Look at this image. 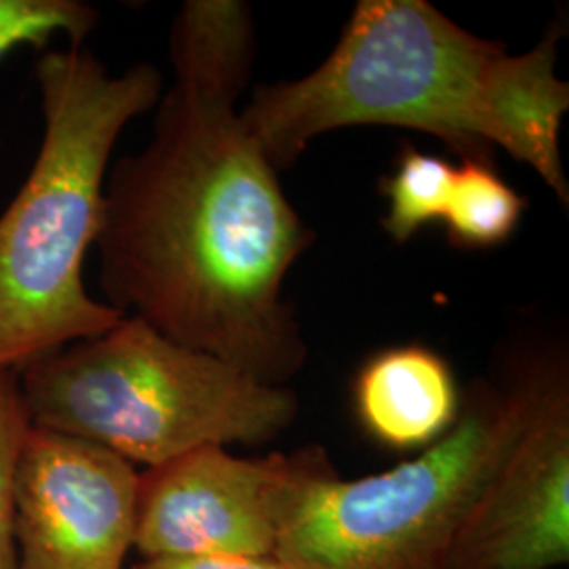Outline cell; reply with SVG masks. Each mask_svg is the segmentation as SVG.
<instances>
[{
	"mask_svg": "<svg viewBox=\"0 0 569 569\" xmlns=\"http://www.w3.org/2000/svg\"><path fill=\"white\" fill-rule=\"evenodd\" d=\"M327 467L326 449L310 446L266 458L194 449L146 468L138 479L133 549L142 559L272 557L298 493Z\"/></svg>",
	"mask_w": 569,
	"mask_h": 569,
	"instance_id": "8992f818",
	"label": "cell"
},
{
	"mask_svg": "<svg viewBox=\"0 0 569 569\" xmlns=\"http://www.w3.org/2000/svg\"><path fill=\"white\" fill-rule=\"evenodd\" d=\"M569 563V371L555 352L528 425L479 493L451 569H555Z\"/></svg>",
	"mask_w": 569,
	"mask_h": 569,
	"instance_id": "ba28073f",
	"label": "cell"
},
{
	"mask_svg": "<svg viewBox=\"0 0 569 569\" xmlns=\"http://www.w3.org/2000/svg\"><path fill=\"white\" fill-rule=\"evenodd\" d=\"M42 142L28 180L0 216V371L117 326L124 315L91 298L82 266L103 218L106 171L122 129L163 98L152 63L122 74L70 47L37 61Z\"/></svg>",
	"mask_w": 569,
	"mask_h": 569,
	"instance_id": "3957f363",
	"label": "cell"
},
{
	"mask_svg": "<svg viewBox=\"0 0 569 569\" xmlns=\"http://www.w3.org/2000/svg\"><path fill=\"white\" fill-rule=\"evenodd\" d=\"M355 413L367 435L395 451H422L456 425L462 390L448 361L428 346H392L359 369Z\"/></svg>",
	"mask_w": 569,
	"mask_h": 569,
	"instance_id": "9c48e42d",
	"label": "cell"
},
{
	"mask_svg": "<svg viewBox=\"0 0 569 569\" xmlns=\"http://www.w3.org/2000/svg\"><path fill=\"white\" fill-rule=\"evenodd\" d=\"M528 201L505 182L488 161L453 167L443 220L449 243L465 249H489L509 241Z\"/></svg>",
	"mask_w": 569,
	"mask_h": 569,
	"instance_id": "30bf717a",
	"label": "cell"
},
{
	"mask_svg": "<svg viewBox=\"0 0 569 569\" xmlns=\"http://www.w3.org/2000/svg\"><path fill=\"white\" fill-rule=\"evenodd\" d=\"M453 167L416 148H403L392 176L385 182L388 199L385 230L397 243H406L418 230L443 220Z\"/></svg>",
	"mask_w": 569,
	"mask_h": 569,
	"instance_id": "8fae6325",
	"label": "cell"
},
{
	"mask_svg": "<svg viewBox=\"0 0 569 569\" xmlns=\"http://www.w3.org/2000/svg\"><path fill=\"white\" fill-rule=\"evenodd\" d=\"M30 427L18 373L0 371V569H18L16 470Z\"/></svg>",
	"mask_w": 569,
	"mask_h": 569,
	"instance_id": "4fadbf2b",
	"label": "cell"
},
{
	"mask_svg": "<svg viewBox=\"0 0 569 569\" xmlns=\"http://www.w3.org/2000/svg\"><path fill=\"white\" fill-rule=\"evenodd\" d=\"M138 479L121 456L32 425L16 470L18 569H122Z\"/></svg>",
	"mask_w": 569,
	"mask_h": 569,
	"instance_id": "52a82bcc",
	"label": "cell"
},
{
	"mask_svg": "<svg viewBox=\"0 0 569 569\" xmlns=\"http://www.w3.org/2000/svg\"><path fill=\"white\" fill-rule=\"evenodd\" d=\"M100 13L81 0H0V60L18 47H44L58 34L81 47Z\"/></svg>",
	"mask_w": 569,
	"mask_h": 569,
	"instance_id": "7c38bea8",
	"label": "cell"
},
{
	"mask_svg": "<svg viewBox=\"0 0 569 569\" xmlns=\"http://www.w3.org/2000/svg\"><path fill=\"white\" fill-rule=\"evenodd\" d=\"M561 26L512 56L427 0H361L336 49L298 81L260 87L241 121L277 169L333 129L385 124L430 133L462 161L502 148L563 204L561 122L569 84L555 72Z\"/></svg>",
	"mask_w": 569,
	"mask_h": 569,
	"instance_id": "7a4b0ae2",
	"label": "cell"
},
{
	"mask_svg": "<svg viewBox=\"0 0 569 569\" xmlns=\"http://www.w3.org/2000/svg\"><path fill=\"white\" fill-rule=\"evenodd\" d=\"M18 380L34 427L96 443L133 467L270 443L298 416L291 388L262 385L131 315L30 363Z\"/></svg>",
	"mask_w": 569,
	"mask_h": 569,
	"instance_id": "277c9868",
	"label": "cell"
},
{
	"mask_svg": "<svg viewBox=\"0 0 569 569\" xmlns=\"http://www.w3.org/2000/svg\"><path fill=\"white\" fill-rule=\"evenodd\" d=\"M552 355L472 380L456 425L399 467L359 479L333 465L315 475L272 557L283 569H451L468 512L528 425Z\"/></svg>",
	"mask_w": 569,
	"mask_h": 569,
	"instance_id": "5b68a950",
	"label": "cell"
},
{
	"mask_svg": "<svg viewBox=\"0 0 569 569\" xmlns=\"http://www.w3.org/2000/svg\"><path fill=\"white\" fill-rule=\"evenodd\" d=\"M133 569H283L274 557L199 555L171 559H142Z\"/></svg>",
	"mask_w": 569,
	"mask_h": 569,
	"instance_id": "5bb4252c",
	"label": "cell"
},
{
	"mask_svg": "<svg viewBox=\"0 0 569 569\" xmlns=\"http://www.w3.org/2000/svg\"><path fill=\"white\" fill-rule=\"evenodd\" d=\"M169 51L176 82L157 103L152 138L103 188L106 305L284 387L308 348L283 283L312 232L237 110L256 56L249 7L186 2Z\"/></svg>",
	"mask_w": 569,
	"mask_h": 569,
	"instance_id": "6da1fadb",
	"label": "cell"
}]
</instances>
